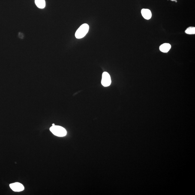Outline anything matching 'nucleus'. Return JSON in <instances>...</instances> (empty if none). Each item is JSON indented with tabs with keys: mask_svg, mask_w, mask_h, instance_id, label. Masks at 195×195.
Instances as JSON below:
<instances>
[{
	"mask_svg": "<svg viewBox=\"0 0 195 195\" xmlns=\"http://www.w3.org/2000/svg\"><path fill=\"white\" fill-rule=\"evenodd\" d=\"M171 46L169 43H165L162 45L160 46L159 49L160 51L162 52L166 53V52H169L171 48Z\"/></svg>",
	"mask_w": 195,
	"mask_h": 195,
	"instance_id": "nucleus-6",
	"label": "nucleus"
},
{
	"mask_svg": "<svg viewBox=\"0 0 195 195\" xmlns=\"http://www.w3.org/2000/svg\"><path fill=\"white\" fill-rule=\"evenodd\" d=\"M52 126L55 125V124H52Z\"/></svg>",
	"mask_w": 195,
	"mask_h": 195,
	"instance_id": "nucleus-9",
	"label": "nucleus"
},
{
	"mask_svg": "<svg viewBox=\"0 0 195 195\" xmlns=\"http://www.w3.org/2000/svg\"><path fill=\"white\" fill-rule=\"evenodd\" d=\"M10 187L13 191L20 192L23 191L24 189V187L22 184L19 182H15L10 184Z\"/></svg>",
	"mask_w": 195,
	"mask_h": 195,
	"instance_id": "nucleus-4",
	"label": "nucleus"
},
{
	"mask_svg": "<svg viewBox=\"0 0 195 195\" xmlns=\"http://www.w3.org/2000/svg\"><path fill=\"white\" fill-rule=\"evenodd\" d=\"M141 14L144 18L146 20L150 19L152 14L150 10L147 9H143L141 10Z\"/></svg>",
	"mask_w": 195,
	"mask_h": 195,
	"instance_id": "nucleus-5",
	"label": "nucleus"
},
{
	"mask_svg": "<svg viewBox=\"0 0 195 195\" xmlns=\"http://www.w3.org/2000/svg\"><path fill=\"white\" fill-rule=\"evenodd\" d=\"M111 83L110 75L107 72H104L103 73L101 83L102 85L104 87L109 86Z\"/></svg>",
	"mask_w": 195,
	"mask_h": 195,
	"instance_id": "nucleus-3",
	"label": "nucleus"
},
{
	"mask_svg": "<svg viewBox=\"0 0 195 195\" xmlns=\"http://www.w3.org/2000/svg\"><path fill=\"white\" fill-rule=\"evenodd\" d=\"M50 130L55 136L62 137L66 135L67 131L64 127L59 126H52L50 128Z\"/></svg>",
	"mask_w": 195,
	"mask_h": 195,
	"instance_id": "nucleus-2",
	"label": "nucleus"
},
{
	"mask_svg": "<svg viewBox=\"0 0 195 195\" xmlns=\"http://www.w3.org/2000/svg\"><path fill=\"white\" fill-rule=\"evenodd\" d=\"M89 26L87 24H84L79 27L75 33V37L77 39H81L84 37L87 34L89 30Z\"/></svg>",
	"mask_w": 195,
	"mask_h": 195,
	"instance_id": "nucleus-1",
	"label": "nucleus"
},
{
	"mask_svg": "<svg viewBox=\"0 0 195 195\" xmlns=\"http://www.w3.org/2000/svg\"><path fill=\"white\" fill-rule=\"evenodd\" d=\"M171 1H175V0H171Z\"/></svg>",
	"mask_w": 195,
	"mask_h": 195,
	"instance_id": "nucleus-10",
	"label": "nucleus"
},
{
	"mask_svg": "<svg viewBox=\"0 0 195 195\" xmlns=\"http://www.w3.org/2000/svg\"><path fill=\"white\" fill-rule=\"evenodd\" d=\"M186 33L189 34H195V28L194 27H190L186 29Z\"/></svg>",
	"mask_w": 195,
	"mask_h": 195,
	"instance_id": "nucleus-8",
	"label": "nucleus"
},
{
	"mask_svg": "<svg viewBox=\"0 0 195 195\" xmlns=\"http://www.w3.org/2000/svg\"><path fill=\"white\" fill-rule=\"evenodd\" d=\"M36 5L39 8H44L46 6L45 1V0H35Z\"/></svg>",
	"mask_w": 195,
	"mask_h": 195,
	"instance_id": "nucleus-7",
	"label": "nucleus"
}]
</instances>
